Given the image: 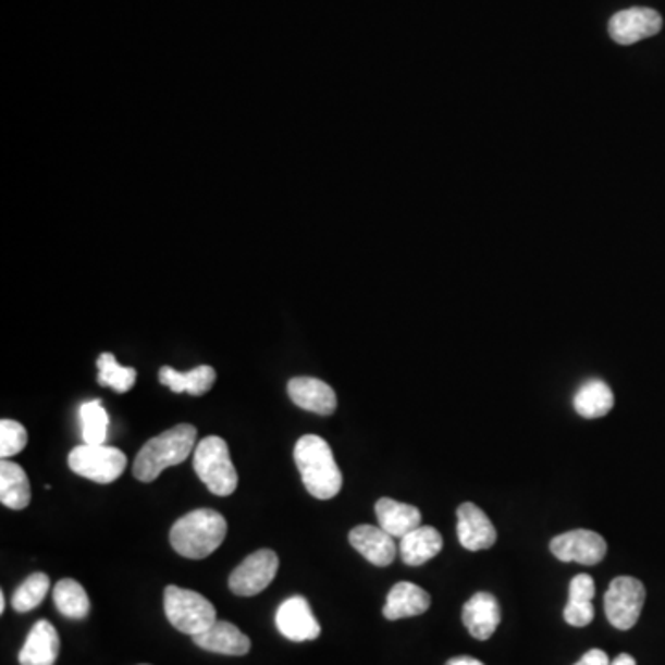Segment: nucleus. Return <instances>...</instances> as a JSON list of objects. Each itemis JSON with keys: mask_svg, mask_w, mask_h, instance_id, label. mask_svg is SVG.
<instances>
[{"mask_svg": "<svg viewBox=\"0 0 665 665\" xmlns=\"http://www.w3.org/2000/svg\"><path fill=\"white\" fill-rule=\"evenodd\" d=\"M294 463L307 492L320 501L333 500L342 489L341 468L330 444L318 434H306L296 442Z\"/></svg>", "mask_w": 665, "mask_h": 665, "instance_id": "obj_1", "label": "nucleus"}, {"mask_svg": "<svg viewBox=\"0 0 665 665\" xmlns=\"http://www.w3.org/2000/svg\"><path fill=\"white\" fill-rule=\"evenodd\" d=\"M196 436L198 433L195 426L180 423L176 428L167 429L165 433L148 440L135 457V479L152 482L161 476V471L185 463L190 453L195 452Z\"/></svg>", "mask_w": 665, "mask_h": 665, "instance_id": "obj_2", "label": "nucleus"}, {"mask_svg": "<svg viewBox=\"0 0 665 665\" xmlns=\"http://www.w3.org/2000/svg\"><path fill=\"white\" fill-rule=\"evenodd\" d=\"M227 534L226 519L211 508L185 514L172 526L171 545L177 555L201 561L219 550Z\"/></svg>", "mask_w": 665, "mask_h": 665, "instance_id": "obj_3", "label": "nucleus"}, {"mask_svg": "<svg viewBox=\"0 0 665 665\" xmlns=\"http://www.w3.org/2000/svg\"><path fill=\"white\" fill-rule=\"evenodd\" d=\"M193 465L196 476L208 487L211 494L226 497L237 490V470L230 457L226 440L220 436L200 440V444L195 447Z\"/></svg>", "mask_w": 665, "mask_h": 665, "instance_id": "obj_4", "label": "nucleus"}, {"mask_svg": "<svg viewBox=\"0 0 665 665\" xmlns=\"http://www.w3.org/2000/svg\"><path fill=\"white\" fill-rule=\"evenodd\" d=\"M165 616L184 635H201L217 623L213 604L200 593L184 588H165Z\"/></svg>", "mask_w": 665, "mask_h": 665, "instance_id": "obj_5", "label": "nucleus"}, {"mask_svg": "<svg viewBox=\"0 0 665 665\" xmlns=\"http://www.w3.org/2000/svg\"><path fill=\"white\" fill-rule=\"evenodd\" d=\"M128 458L116 447L104 444H82L69 453V468L79 477L98 484H110L123 476Z\"/></svg>", "mask_w": 665, "mask_h": 665, "instance_id": "obj_6", "label": "nucleus"}, {"mask_svg": "<svg viewBox=\"0 0 665 665\" xmlns=\"http://www.w3.org/2000/svg\"><path fill=\"white\" fill-rule=\"evenodd\" d=\"M645 603V587L635 577H616L604 595V612L611 625L630 630L640 619Z\"/></svg>", "mask_w": 665, "mask_h": 665, "instance_id": "obj_7", "label": "nucleus"}, {"mask_svg": "<svg viewBox=\"0 0 665 665\" xmlns=\"http://www.w3.org/2000/svg\"><path fill=\"white\" fill-rule=\"evenodd\" d=\"M280 558L272 550H259L246 556L230 575V590L241 598H254L275 579Z\"/></svg>", "mask_w": 665, "mask_h": 665, "instance_id": "obj_8", "label": "nucleus"}, {"mask_svg": "<svg viewBox=\"0 0 665 665\" xmlns=\"http://www.w3.org/2000/svg\"><path fill=\"white\" fill-rule=\"evenodd\" d=\"M551 553L561 562H577L595 566L606 556V542L598 532L588 529L564 532L551 540Z\"/></svg>", "mask_w": 665, "mask_h": 665, "instance_id": "obj_9", "label": "nucleus"}, {"mask_svg": "<svg viewBox=\"0 0 665 665\" xmlns=\"http://www.w3.org/2000/svg\"><path fill=\"white\" fill-rule=\"evenodd\" d=\"M664 21L653 8H629L617 12L608 23V34L617 45H635L662 30Z\"/></svg>", "mask_w": 665, "mask_h": 665, "instance_id": "obj_10", "label": "nucleus"}, {"mask_svg": "<svg viewBox=\"0 0 665 665\" xmlns=\"http://www.w3.org/2000/svg\"><path fill=\"white\" fill-rule=\"evenodd\" d=\"M275 627L291 641L317 640L322 629L312 614L311 604L301 595L283 601L275 612Z\"/></svg>", "mask_w": 665, "mask_h": 665, "instance_id": "obj_11", "label": "nucleus"}, {"mask_svg": "<svg viewBox=\"0 0 665 665\" xmlns=\"http://www.w3.org/2000/svg\"><path fill=\"white\" fill-rule=\"evenodd\" d=\"M457 534L458 542L468 551L490 550L497 540L494 524L470 501L457 508Z\"/></svg>", "mask_w": 665, "mask_h": 665, "instance_id": "obj_12", "label": "nucleus"}, {"mask_svg": "<svg viewBox=\"0 0 665 665\" xmlns=\"http://www.w3.org/2000/svg\"><path fill=\"white\" fill-rule=\"evenodd\" d=\"M349 543L354 550L365 556L370 564L386 568L391 566L397 555V545L394 537L383 531L381 527L359 526L349 532Z\"/></svg>", "mask_w": 665, "mask_h": 665, "instance_id": "obj_13", "label": "nucleus"}, {"mask_svg": "<svg viewBox=\"0 0 665 665\" xmlns=\"http://www.w3.org/2000/svg\"><path fill=\"white\" fill-rule=\"evenodd\" d=\"M288 396L299 409L330 416L336 410V394L328 383L317 378H294L288 381Z\"/></svg>", "mask_w": 665, "mask_h": 665, "instance_id": "obj_14", "label": "nucleus"}, {"mask_svg": "<svg viewBox=\"0 0 665 665\" xmlns=\"http://www.w3.org/2000/svg\"><path fill=\"white\" fill-rule=\"evenodd\" d=\"M193 641L204 651L226 656H245L251 648L250 638L230 621L214 623L201 635L193 636Z\"/></svg>", "mask_w": 665, "mask_h": 665, "instance_id": "obj_15", "label": "nucleus"}, {"mask_svg": "<svg viewBox=\"0 0 665 665\" xmlns=\"http://www.w3.org/2000/svg\"><path fill=\"white\" fill-rule=\"evenodd\" d=\"M463 621L476 640H489L501 621L500 603L489 592H479L465 604Z\"/></svg>", "mask_w": 665, "mask_h": 665, "instance_id": "obj_16", "label": "nucleus"}, {"mask_svg": "<svg viewBox=\"0 0 665 665\" xmlns=\"http://www.w3.org/2000/svg\"><path fill=\"white\" fill-rule=\"evenodd\" d=\"M58 654H60L58 630L47 619H39L32 627L30 635L26 638L25 645L19 653V664L54 665Z\"/></svg>", "mask_w": 665, "mask_h": 665, "instance_id": "obj_17", "label": "nucleus"}, {"mask_svg": "<svg viewBox=\"0 0 665 665\" xmlns=\"http://www.w3.org/2000/svg\"><path fill=\"white\" fill-rule=\"evenodd\" d=\"M431 606V598L423 588L416 587L412 582H397L392 587L383 606V616L389 621H397L403 617H415L426 614Z\"/></svg>", "mask_w": 665, "mask_h": 665, "instance_id": "obj_18", "label": "nucleus"}, {"mask_svg": "<svg viewBox=\"0 0 665 665\" xmlns=\"http://www.w3.org/2000/svg\"><path fill=\"white\" fill-rule=\"evenodd\" d=\"M375 514H378L379 527L394 538H403L421 526L420 508L391 497H381L375 503Z\"/></svg>", "mask_w": 665, "mask_h": 665, "instance_id": "obj_19", "label": "nucleus"}, {"mask_svg": "<svg viewBox=\"0 0 665 665\" xmlns=\"http://www.w3.org/2000/svg\"><path fill=\"white\" fill-rule=\"evenodd\" d=\"M595 582L590 575H577L569 584V601L564 608V619L571 627H587L593 621L595 608Z\"/></svg>", "mask_w": 665, "mask_h": 665, "instance_id": "obj_20", "label": "nucleus"}, {"mask_svg": "<svg viewBox=\"0 0 665 665\" xmlns=\"http://www.w3.org/2000/svg\"><path fill=\"white\" fill-rule=\"evenodd\" d=\"M30 481L26 471L8 458L0 460V501L12 510H23L30 505Z\"/></svg>", "mask_w": 665, "mask_h": 665, "instance_id": "obj_21", "label": "nucleus"}, {"mask_svg": "<svg viewBox=\"0 0 665 665\" xmlns=\"http://www.w3.org/2000/svg\"><path fill=\"white\" fill-rule=\"evenodd\" d=\"M444 540L434 527L420 526L405 534L399 543V555L407 566H421L439 555Z\"/></svg>", "mask_w": 665, "mask_h": 665, "instance_id": "obj_22", "label": "nucleus"}, {"mask_svg": "<svg viewBox=\"0 0 665 665\" xmlns=\"http://www.w3.org/2000/svg\"><path fill=\"white\" fill-rule=\"evenodd\" d=\"M161 385L169 386L176 394H190V396H204L213 389L217 381V372L211 367H198L190 372L182 373L171 367L159 370Z\"/></svg>", "mask_w": 665, "mask_h": 665, "instance_id": "obj_23", "label": "nucleus"}, {"mask_svg": "<svg viewBox=\"0 0 665 665\" xmlns=\"http://www.w3.org/2000/svg\"><path fill=\"white\" fill-rule=\"evenodd\" d=\"M574 407L582 418H588V420L603 418L614 407V394H612L611 386L599 379L588 381L575 394Z\"/></svg>", "mask_w": 665, "mask_h": 665, "instance_id": "obj_24", "label": "nucleus"}, {"mask_svg": "<svg viewBox=\"0 0 665 665\" xmlns=\"http://www.w3.org/2000/svg\"><path fill=\"white\" fill-rule=\"evenodd\" d=\"M56 608L69 619H84L91 611L86 588L74 579H63L58 582L52 592Z\"/></svg>", "mask_w": 665, "mask_h": 665, "instance_id": "obj_25", "label": "nucleus"}, {"mask_svg": "<svg viewBox=\"0 0 665 665\" xmlns=\"http://www.w3.org/2000/svg\"><path fill=\"white\" fill-rule=\"evenodd\" d=\"M79 423H82V439L86 444H104L110 418L100 399H91L79 407Z\"/></svg>", "mask_w": 665, "mask_h": 665, "instance_id": "obj_26", "label": "nucleus"}, {"mask_svg": "<svg viewBox=\"0 0 665 665\" xmlns=\"http://www.w3.org/2000/svg\"><path fill=\"white\" fill-rule=\"evenodd\" d=\"M98 383L102 386H110L119 394H126L132 391L137 381L135 368L121 367L116 362L115 355L102 354L98 357Z\"/></svg>", "mask_w": 665, "mask_h": 665, "instance_id": "obj_27", "label": "nucleus"}, {"mask_svg": "<svg viewBox=\"0 0 665 665\" xmlns=\"http://www.w3.org/2000/svg\"><path fill=\"white\" fill-rule=\"evenodd\" d=\"M50 590V579L45 574H34L15 590L12 598L13 611L19 614L30 612L44 603Z\"/></svg>", "mask_w": 665, "mask_h": 665, "instance_id": "obj_28", "label": "nucleus"}, {"mask_svg": "<svg viewBox=\"0 0 665 665\" xmlns=\"http://www.w3.org/2000/svg\"><path fill=\"white\" fill-rule=\"evenodd\" d=\"M28 442L25 426L15 420L0 421V457L10 458L23 452Z\"/></svg>", "mask_w": 665, "mask_h": 665, "instance_id": "obj_29", "label": "nucleus"}, {"mask_svg": "<svg viewBox=\"0 0 665 665\" xmlns=\"http://www.w3.org/2000/svg\"><path fill=\"white\" fill-rule=\"evenodd\" d=\"M580 660H582V662H587L588 665H611L608 654L601 651V649H592V651H588V653Z\"/></svg>", "mask_w": 665, "mask_h": 665, "instance_id": "obj_30", "label": "nucleus"}, {"mask_svg": "<svg viewBox=\"0 0 665 665\" xmlns=\"http://www.w3.org/2000/svg\"><path fill=\"white\" fill-rule=\"evenodd\" d=\"M446 665H484L479 660L471 658V656H457V658H452L447 662Z\"/></svg>", "mask_w": 665, "mask_h": 665, "instance_id": "obj_31", "label": "nucleus"}, {"mask_svg": "<svg viewBox=\"0 0 665 665\" xmlns=\"http://www.w3.org/2000/svg\"><path fill=\"white\" fill-rule=\"evenodd\" d=\"M611 665H636V660L630 654L623 653Z\"/></svg>", "mask_w": 665, "mask_h": 665, "instance_id": "obj_32", "label": "nucleus"}, {"mask_svg": "<svg viewBox=\"0 0 665 665\" xmlns=\"http://www.w3.org/2000/svg\"><path fill=\"white\" fill-rule=\"evenodd\" d=\"M7 611V598H4V593H0V612Z\"/></svg>", "mask_w": 665, "mask_h": 665, "instance_id": "obj_33", "label": "nucleus"}, {"mask_svg": "<svg viewBox=\"0 0 665 665\" xmlns=\"http://www.w3.org/2000/svg\"><path fill=\"white\" fill-rule=\"evenodd\" d=\"M575 665H588L587 662H582V660H579V662H577V664Z\"/></svg>", "mask_w": 665, "mask_h": 665, "instance_id": "obj_34", "label": "nucleus"}, {"mask_svg": "<svg viewBox=\"0 0 665 665\" xmlns=\"http://www.w3.org/2000/svg\"><path fill=\"white\" fill-rule=\"evenodd\" d=\"M140 665H148V664H140Z\"/></svg>", "mask_w": 665, "mask_h": 665, "instance_id": "obj_35", "label": "nucleus"}]
</instances>
